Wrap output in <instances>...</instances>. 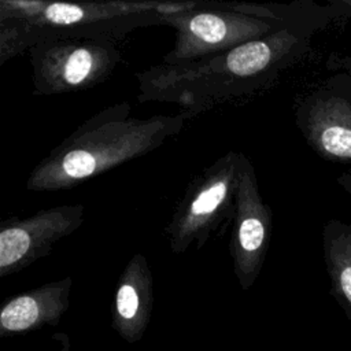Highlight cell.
I'll use <instances>...</instances> for the list:
<instances>
[{
	"label": "cell",
	"mask_w": 351,
	"mask_h": 351,
	"mask_svg": "<svg viewBox=\"0 0 351 351\" xmlns=\"http://www.w3.org/2000/svg\"><path fill=\"white\" fill-rule=\"evenodd\" d=\"M313 27L284 26L259 40L193 62L160 63L137 73L138 101L176 103L195 115L214 104L243 99L271 86L299 60Z\"/></svg>",
	"instance_id": "obj_1"
},
{
	"label": "cell",
	"mask_w": 351,
	"mask_h": 351,
	"mask_svg": "<svg viewBox=\"0 0 351 351\" xmlns=\"http://www.w3.org/2000/svg\"><path fill=\"white\" fill-rule=\"evenodd\" d=\"M192 117H132L128 101L108 106L78 125L30 171L26 189L55 192L71 189L129 160L144 156L177 136Z\"/></svg>",
	"instance_id": "obj_2"
},
{
	"label": "cell",
	"mask_w": 351,
	"mask_h": 351,
	"mask_svg": "<svg viewBox=\"0 0 351 351\" xmlns=\"http://www.w3.org/2000/svg\"><path fill=\"white\" fill-rule=\"evenodd\" d=\"M196 1L0 0V66L49 38H93L117 43L133 30L160 25L165 16Z\"/></svg>",
	"instance_id": "obj_3"
},
{
	"label": "cell",
	"mask_w": 351,
	"mask_h": 351,
	"mask_svg": "<svg viewBox=\"0 0 351 351\" xmlns=\"http://www.w3.org/2000/svg\"><path fill=\"white\" fill-rule=\"evenodd\" d=\"M239 154L228 151L189 182L163 232L173 254L195 244L203 248L221 222L233 218L239 180Z\"/></svg>",
	"instance_id": "obj_4"
},
{
	"label": "cell",
	"mask_w": 351,
	"mask_h": 351,
	"mask_svg": "<svg viewBox=\"0 0 351 351\" xmlns=\"http://www.w3.org/2000/svg\"><path fill=\"white\" fill-rule=\"evenodd\" d=\"M163 25L176 30L173 48L163 56L166 64L193 62L259 40L285 25L233 11L225 3L202 1L165 16Z\"/></svg>",
	"instance_id": "obj_5"
},
{
	"label": "cell",
	"mask_w": 351,
	"mask_h": 351,
	"mask_svg": "<svg viewBox=\"0 0 351 351\" xmlns=\"http://www.w3.org/2000/svg\"><path fill=\"white\" fill-rule=\"evenodd\" d=\"M33 93L52 96L95 88L122 59L117 43L93 38H49L29 49Z\"/></svg>",
	"instance_id": "obj_6"
},
{
	"label": "cell",
	"mask_w": 351,
	"mask_h": 351,
	"mask_svg": "<svg viewBox=\"0 0 351 351\" xmlns=\"http://www.w3.org/2000/svg\"><path fill=\"white\" fill-rule=\"evenodd\" d=\"M271 232L273 211L259 193L254 165L240 152L229 252L243 291H248L261 274Z\"/></svg>",
	"instance_id": "obj_7"
},
{
	"label": "cell",
	"mask_w": 351,
	"mask_h": 351,
	"mask_svg": "<svg viewBox=\"0 0 351 351\" xmlns=\"http://www.w3.org/2000/svg\"><path fill=\"white\" fill-rule=\"evenodd\" d=\"M82 204H64L0 223V277L15 274L51 254L53 245L84 222Z\"/></svg>",
	"instance_id": "obj_8"
},
{
	"label": "cell",
	"mask_w": 351,
	"mask_h": 351,
	"mask_svg": "<svg viewBox=\"0 0 351 351\" xmlns=\"http://www.w3.org/2000/svg\"><path fill=\"white\" fill-rule=\"evenodd\" d=\"M296 125L307 144L322 158L351 163V101L317 92L300 101Z\"/></svg>",
	"instance_id": "obj_9"
},
{
	"label": "cell",
	"mask_w": 351,
	"mask_h": 351,
	"mask_svg": "<svg viewBox=\"0 0 351 351\" xmlns=\"http://www.w3.org/2000/svg\"><path fill=\"white\" fill-rule=\"evenodd\" d=\"M154 308V276L144 254H134L122 270L112 302L111 326L128 343L143 339Z\"/></svg>",
	"instance_id": "obj_10"
},
{
	"label": "cell",
	"mask_w": 351,
	"mask_h": 351,
	"mask_svg": "<svg viewBox=\"0 0 351 351\" xmlns=\"http://www.w3.org/2000/svg\"><path fill=\"white\" fill-rule=\"evenodd\" d=\"M71 277L51 281L7 299L0 310V336L25 335L59 324L70 304Z\"/></svg>",
	"instance_id": "obj_11"
},
{
	"label": "cell",
	"mask_w": 351,
	"mask_h": 351,
	"mask_svg": "<svg viewBox=\"0 0 351 351\" xmlns=\"http://www.w3.org/2000/svg\"><path fill=\"white\" fill-rule=\"evenodd\" d=\"M322 245L330 295L351 321V225L340 219L328 221Z\"/></svg>",
	"instance_id": "obj_12"
},
{
	"label": "cell",
	"mask_w": 351,
	"mask_h": 351,
	"mask_svg": "<svg viewBox=\"0 0 351 351\" xmlns=\"http://www.w3.org/2000/svg\"><path fill=\"white\" fill-rule=\"evenodd\" d=\"M337 184L351 195V171H347V173H341L339 177H337Z\"/></svg>",
	"instance_id": "obj_13"
},
{
	"label": "cell",
	"mask_w": 351,
	"mask_h": 351,
	"mask_svg": "<svg viewBox=\"0 0 351 351\" xmlns=\"http://www.w3.org/2000/svg\"><path fill=\"white\" fill-rule=\"evenodd\" d=\"M350 97H351V90H350Z\"/></svg>",
	"instance_id": "obj_14"
}]
</instances>
